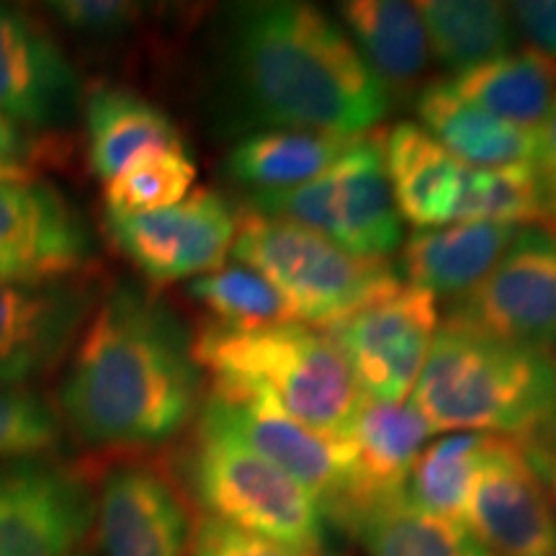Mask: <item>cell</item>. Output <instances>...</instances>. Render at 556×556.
<instances>
[{
    "label": "cell",
    "instance_id": "obj_26",
    "mask_svg": "<svg viewBox=\"0 0 556 556\" xmlns=\"http://www.w3.org/2000/svg\"><path fill=\"white\" fill-rule=\"evenodd\" d=\"M336 523L368 556H492L467 526L428 516L405 495L353 507Z\"/></svg>",
    "mask_w": 556,
    "mask_h": 556
},
{
    "label": "cell",
    "instance_id": "obj_41",
    "mask_svg": "<svg viewBox=\"0 0 556 556\" xmlns=\"http://www.w3.org/2000/svg\"><path fill=\"white\" fill-rule=\"evenodd\" d=\"M75 556H93V554H90V552H88V548H80V552H78V554H75Z\"/></svg>",
    "mask_w": 556,
    "mask_h": 556
},
{
    "label": "cell",
    "instance_id": "obj_42",
    "mask_svg": "<svg viewBox=\"0 0 556 556\" xmlns=\"http://www.w3.org/2000/svg\"><path fill=\"white\" fill-rule=\"evenodd\" d=\"M323 556H343V554H323Z\"/></svg>",
    "mask_w": 556,
    "mask_h": 556
},
{
    "label": "cell",
    "instance_id": "obj_31",
    "mask_svg": "<svg viewBox=\"0 0 556 556\" xmlns=\"http://www.w3.org/2000/svg\"><path fill=\"white\" fill-rule=\"evenodd\" d=\"M458 222H500L510 227H544V201L533 165L469 168Z\"/></svg>",
    "mask_w": 556,
    "mask_h": 556
},
{
    "label": "cell",
    "instance_id": "obj_37",
    "mask_svg": "<svg viewBox=\"0 0 556 556\" xmlns=\"http://www.w3.org/2000/svg\"><path fill=\"white\" fill-rule=\"evenodd\" d=\"M516 441L520 443V448L528 451V454L556 458V409L546 417L544 422H539L531 433H526L523 438H516Z\"/></svg>",
    "mask_w": 556,
    "mask_h": 556
},
{
    "label": "cell",
    "instance_id": "obj_17",
    "mask_svg": "<svg viewBox=\"0 0 556 556\" xmlns=\"http://www.w3.org/2000/svg\"><path fill=\"white\" fill-rule=\"evenodd\" d=\"M103 556H189L193 526L178 486L150 464L109 469L96 492Z\"/></svg>",
    "mask_w": 556,
    "mask_h": 556
},
{
    "label": "cell",
    "instance_id": "obj_24",
    "mask_svg": "<svg viewBox=\"0 0 556 556\" xmlns=\"http://www.w3.org/2000/svg\"><path fill=\"white\" fill-rule=\"evenodd\" d=\"M358 137L299 129H266L242 137L227 155V176L248 197L296 189L323 176Z\"/></svg>",
    "mask_w": 556,
    "mask_h": 556
},
{
    "label": "cell",
    "instance_id": "obj_13",
    "mask_svg": "<svg viewBox=\"0 0 556 556\" xmlns=\"http://www.w3.org/2000/svg\"><path fill=\"white\" fill-rule=\"evenodd\" d=\"M464 526L492 556H556V505L516 438H486Z\"/></svg>",
    "mask_w": 556,
    "mask_h": 556
},
{
    "label": "cell",
    "instance_id": "obj_9",
    "mask_svg": "<svg viewBox=\"0 0 556 556\" xmlns=\"http://www.w3.org/2000/svg\"><path fill=\"white\" fill-rule=\"evenodd\" d=\"M96 490L60 456L0 462V556H75L93 533Z\"/></svg>",
    "mask_w": 556,
    "mask_h": 556
},
{
    "label": "cell",
    "instance_id": "obj_15",
    "mask_svg": "<svg viewBox=\"0 0 556 556\" xmlns=\"http://www.w3.org/2000/svg\"><path fill=\"white\" fill-rule=\"evenodd\" d=\"M83 88L54 34L29 11L0 3V116L21 129L73 122Z\"/></svg>",
    "mask_w": 556,
    "mask_h": 556
},
{
    "label": "cell",
    "instance_id": "obj_25",
    "mask_svg": "<svg viewBox=\"0 0 556 556\" xmlns=\"http://www.w3.org/2000/svg\"><path fill=\"white\" fill-rule=\"evenodd\" d=\"M348 37L371 73L394 90H413L428 65L430 47L417 3L402 0H348L338 5Z\"/></svg>",
    "mask_w": 556,
    "mask_h": 556
},
{
    "label": "cell",
    "instance_id": "obj_30",
    "mask_svg": "<svg viewBox=\"0 0 556 556\" xmlns=\"http://www.w3.org/2000/svg\"><path fill=\"white\" fill-rule=\"evenodd\" d=\"M197 184V163L186 150H157L137 157L103 184L111 214H150L184 201Z\"/></svg>",
    "mask_w": 556,
    "mask_h": 556
},
{
    "label": "cell",
    "instance_id": "obj_21",
    "mask_svg": "<svg viewBox=\"0 0 556 556\" xmlns=\"http://www.w3.org/2000/svg\"><path fill=\"white\" fill-rule=\"evenodd\" d=\"M518 229L500 222H454L417 229L402 245V274L409 287L428 291L433 299L458 302L495 268Z\"/></svg>",
    "mask_w": 556,
    "mask_h": 556
},
{
    "label": "cell",
    "instance_id": "obj_32",
    "mask_svg": "<svg viewBox=\"0 0 556 556\" xmlns=\"http://www.w3.org/2000/svg\"><path fill=\"white\" fill-rule=\"evenodd\" d=\"M65 426L37 389L0 384V462L60 456Z\"/></svg>",
    "mask_w": 556,
    "mask_h": 556
},
{
    "label": "cell",
    "instance_id": "obj_34",
    "mask_svg": "<svg viewBox=\"0 0 556 556\" xmlns=\"http://www.w3.org/2000/svg\"><path fill=\"white\" fill-rule=\"evenodd\" d=\"M189 556H302L287 548L268 544L248 533L235 531L219 520L201 516L193 526Z\"/></svg>",
    "mask_w": 556,
    "mask_h": 556
},
{
    "label": "cell",
    "instance_id": "obj_3",
    "mask_svg": "<svg viewBox=\"0 0 556 556\" xmlns=\"http://www.w3.org/2000/svg\"><path fill=\"white\" fill-rule=\"evenodd\" d=\"M413 389L433 433L523 438L556 409V356L443 319Z\"/></svg>",
    "mask_w": 556,
    "mask_h": 556
},
{
    "label": "cell",
    "instance_id": "obj_18",
    "mask_svg": "<svg viewBox=\"0 0 556 556\" xmlns=\"http://www.w3.org/2000/svg\"><path fill=\"white\" fill-rule=\"evenodd\" d=\"M433 435L428 420L413 402H361L343 435L348 454V492L330 520L353 507L405 495L413 464Z\"/></svg>",
    "mask_w": 556,
    "mask_h": 556
},
{
    "label": "cell",
    "instance_id": "obj_29",
    "mask_svg": "<svg viewBox=\"0 0 556 556\" xmlns=\"http://www.w3.org/2000/svg\"><path fill=\"white\" fill-rule=\"evenodd\" d=\"M186 291L191 302L206 309V315L212 317L208 323L222 325V328L253 330L296 323L294 309L281 291L240 263L191 278Z\"/></svg>",
    "mask_w": 556,
    "mask_h": 556
},
{
    "label": "cell",
    "instance_id": "obj_19",
    "mask_svg": "<svg viewBox=\"0 0 556 556\" xmlns=\"http://www.w3.org/2000/svg\"><path fill=\"white\" fill-rule=\"evenodd\" d=\"M381 155L400 219L417 229L454 225L469 168L420 124L400 122L381 137Z\"/></svg>",
    "mask_w": 556,
    "mask_h": 556
},
{
    "label": "cell",
    "instance_id": "obj_20",
    "mask_svg": "<svg viewBox=\"0 0 556 556\" xmlns=\"http://www.w3.org/2000/svg\"><path fill=\"white\" fill-rule=\"evenodd\" d=\"M80 106L90 173L103 184L150 152L186 150L184 135L168 111L137 90L96 83L86 90Z\"/></svg>",
    "mask_w": 556,
    "mask_h": 556
},
{
    "label": "cell",
    "instance_id": "obj_36",
    "mask_svg": "<svg viewBox=\"0 0 556 556\" xmlns=\"http://www.w3.org/2000/svg\"><path fill=\"white\" fill-rule=\"evenodd\" d=\"M533 170H536L541 201H544V227L556 232V103L536 131Z\"/></svg>",
    "mask_w": 556,
    "mask_h": 556
},
{
    "label": "cell",
    "instance_id": "obj_12",
    "mask_svg": "<svg viewBox=\"0 0 556 556\" xmlns=\"http://www.w3.org/2000/svg\"><path fill=\"white\" fill-rule=\"evenodd\" d=\"M93 263V235L65 193L37 178L0 184V283L78 281Z\"/></svg>",
    "mask_w": 556,
    "mask_h": 556
},
{
    "label": "cell",
    "instance_id": "obj_27",
    "mask_svg": "<svg viewBox=\"0 0 556 556\" xmlns=\"http://www.w3.org/2000/svg\"><path fill=\"white\" fill-rule=\"evenodd\" d=\"M428 47L454 73L510 52L516 41L510 11L492 0H426L417 3Z\"/></svg>",
    "mask_w": 556,
    "mask_h": 556
},
{
    "label": "cell",
    "instance_id": "obj_39",
    "mask_svg": "<svg viewBox=\"0 0 556 556\" xmlns=\"http://www.w3.org/2000/svg\"><path fill=\"white\" fill-rule=\"evenodd\" d=\"M523 454L528 456V462H531V467L536 469V475L541 477V482H544L546 492H548V495H552L554 505H556V458L539 456V454H528V451H523Z\"/></svg>",
    "mask_w": 556,
    "mask_h": 556
},
{
    "label": "cell",
    "instance_id": "obj_11",
    "mask_svg": "<svg viewBox=\"0 0 556 556\" xmlns=\"http://www.w3.org/2000/svg\"><path fill=\"white\" fill-rule=\"evenodd\" d=\"M240 214L217 191L199 189L150 214L106 212V235L119 253L152 283L199 278L225 268Z\"/></svg>",
    "mask_w": 556,
    "mask_h": 556
},
{
    "label": "cell",
    "instance_id": "obj_10",
    "mask_svg": "<svg viewBox=\"0 0 556 556\" xmlns=\"http://www.w3.org/2000/svg\"><path fill=\"white\" fill-rule=\"evenodd\" d=\"M446 319L556 356L554 229L520 227L495 268L475 291L451 304Z\"/></svg>",
    "mask_w": 556,
    "mask_h": 556
},
{
    "label": "cell",
    "instance_id": "obj_2",
    "mask_svg": "<svg viewBox=\"0 0 556 556\" xmlns=\"http://www.w3.org/2000/svg\"><path fill=\"white\" fill-rule=\"evenodd\" d=\"M219 67L242 114L270 129L364 137L392 106L345 26L296 0L229 5Z\"/></svg>",
    "mask_w": 556,
    "mask_h": 556
},
{
    "label": "cell",
    "instance_id": "obj_40",
    "mask_svg": "<svg viewBox=\"0 0 556 556\" xmlns=\"http://www.w3.org/2000/svg\"><path fill=\"white\" fill-rule=\"evenodd\" d=\"M26 178H31L29 165L21 163V160L0 157V184H5V180H26Z\"/></svg>",
    "mask_w": 556,
    "mask_h": 556
},
{
    "label": "cell",
    "instance_id": "obj_22",
    "mask_svg": "<svg viewBox=\"0 0 556 556\" xmlns=\"http://www.w3.org/2000/svg\"><path fill=\"white\" fill-rule=\"evenodd\" d=\"M420 127L467 168L492 170L510 165H533L536 131L507 124L471 106L451 88L448 80H433L417 93Z\"/></svg>",
    "mask_w": 556,
    "mask_h": 556
},
{
    "label": "cell",
    "instance_id": "obj_4",
    "mask_svg": "<svg viewBox=\"0 0 556 556\" xmlns=\"http://www.w3.org/2000/svg\"><path fill=\"white\" fill-rule=\"evenodd\" d=\"M193 356L222 397H266L317 433L343 441L364 394L328 332L309 325L222 328L193 336Z\"/></svg>",
    "mask_w": 556,
    "mask_h": 556
},
{
    "label": "cell",
    "instance_id": "obj_38",
    "mask_svg": "<svg viewBox=\"0 0 556 556\" xmlns=\"http://www.w3.org/2000/svg\"><path fill=\"white\" fill-rule=\"evenodd\" d=\"M0 157L21 160L24 163L26 157V139L21 135V129L13 127L9 119L0 116Z\"/></svg>",
    "mask_w": 556,
    "mask_h": 556
},
{
    "label": "cell",
    "instance_id": "obj_16",
    "mask_svg": "<svg viewBox=\"0 0 556 556\" xmlns=\"http://www.w3.org/2000/svg\"><path fill=\"white\" fill-rule=\"evenodd\" d=\"M99 289L88 281L0 283V384L31 387L73 351Z\"/></svg>",
    "mask_w": 556,
    "mask_h": 556
},
{
    "label": "cell",
    "instance_id": "obj_23",
    "mask_svg": "<svg viewBox=\"0 0 556 556\" xmlns=\"http://www.w3.org/2000/svg\"><path fill=\"white\" fill-rule=\"evenodd\" d=\"M451 88L471 106L516 127L539 131L556 103V58L533 47L456 73Z\"/></svg>",
    "mask_w": 556,
    "mask_h": 556
},
{
    "label": "cell",
    "instance_id": "obj_28",
    "mask_svg": "<svg viewBox=\"0 0 556 556\" xmlns=\"http://www.w3.org/2000/svg\"><path fill=\"white\" fill-rule=\"evenodd\" d=\"M486 438V433H454L422 448L409 471L405 497L428 516L464 523Z\"/></svg>",
    "mask_w": 556,
    "mask_h": 556
},
{
    "label": "cell",
    "instance_id": "obj_1",
    "mask_svg": "<svg viewBox=\"0 0 556 556\" xmlns=\"http://www.w3.org/2000/svg\"><path fill=\"white\" fill-rule=\"evenodd\" d=\"M204 381L176 309L139 283H119L75 340L54 409L90 448H152L197 420Z\"/></svg>",
    "mask_w": 556,
    "mask_h": 556
},
{
    "label": "cell",
    "instance_id": "obj_6",
    "mask_svg": "<svg viewBox=\"0 0 556 556\" xmlns=\"http://www.w3.org/2000/svg\"><path fill=\"white\" fill-rule=\"evenodd\" d=\"M232 255L281 291L296 323L325 330L400 287L387 261L361 258L296 222L240 212Z\"/></svg>",
    "mask_w": 556,
    "mask_h": 556
},
{
    "label": "cell",
    "instance_id": "obj_35",
    "mask_svg": "<svg viewBox=\"0 0 556 556\" xmlns=\"http://www.w3.org/2000/svg\"><path fill=\"white\" fill-rule=\"evenodd\" d=\"M507 11L516 31L531 41L533 50L556 58V0H520Z\"/></svg>",
    "mask_w": 556,
    "mask_h": 556
},
{
    "label": "cell",
    "instance_id": "obj_14",
    "mask_svg": "<svg viewBox=\"0 0 556 556\" xmlns=\"http://www.w3.org/2000/svg\"><path fill=\"white\" fill-rule=\"evenodd\" d=\"M199 417L240 438L255 454L296 479L317 500L325 518L343 505L348 492L343 441L302 426L266 397H222L208 392Z\"/></svg>",
    "mask_w": 556,
    "mask_h": 556
},
{
    "label": "cell",
    "instance_id": "obj_5",
    "mask_svg": "<svg viewBox=\"0 0 556 556\" xmlns=\"http://www.w3.org/2000/svg\"><path fill=\"white\" fill-rule=\"evenodd\" d=\"M204 516L302 556L325 554V513L296 479L240 438L197 417L184 462Z\"/></svg>",
    "mask_w": 556,
    "mask_h": 556
},
{
    "label": "cell",
    "instance_id": "obj_7",
    "mask_svg": "<svg viewBox=\"0 0 556 556\" xmlns=\"http://www.w3.org/2000/svg\"><path fill=\"white\" fill-rule=\"evenodd\" d=\"M248 208L319 232L361 258L387 261L402 248V219L389 189L381 137H358L323 176L296 189L248 197Z\"/></svg>",
    "mask_w": 556,
    "mask_h": 556
},
{
    "label": "cell",
    "instance_id": "obj_8",
    "mask_svg": "<svg viewBox=\"0 0 556 556\" xmlns=\"http://www.w3.org/2000/svg\"><path fill=\"white\" fill-rule=\"evenodd\" d=\"M435 302L428 291L400 283L325 328L366 400H407L441 328Z\"/></svg>",
    "mask_w": 556,
    "mask_h": 556
},
{
    "label": "cell",
    "instance_id": "obj_33",
    "mask_svg": "<svg viewBox=\"0 0 556 556\" xmlns=\"http://www.w3.org/2000/svg\"><path fill=\"white\" fill-rule=\"evenodd\" d=\"M45 9L67 31L88 39L124 37L142 18V5L127 0H58Z\"/></svg>",
    "mask_w": 556,
    "mask_h": 556
}]
</instances>
